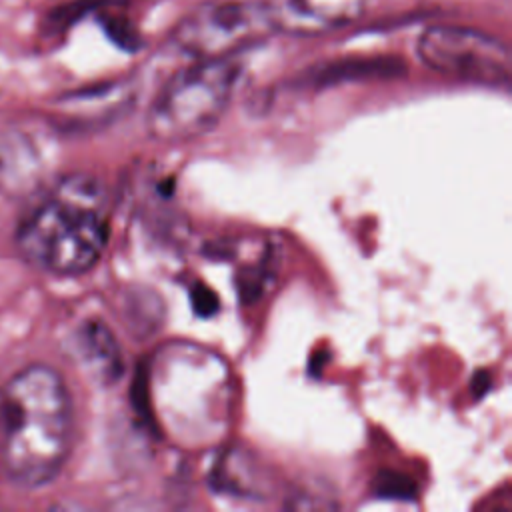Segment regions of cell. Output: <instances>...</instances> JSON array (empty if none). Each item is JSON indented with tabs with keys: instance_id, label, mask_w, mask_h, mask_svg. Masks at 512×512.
Segmentation results:
<instances>
[{
	"instance_id": "cell-1",
	"label": "cell",
	"mask_w": 512,
	"mask_h": 512,
	"mask_svg": "<svg viewBox=\"0 0 512 512\" xmlns=\"http://www.w3.org/2000/svg\"><path fill=\"white\" fill-rule=\"evenodd\" d=\"M72 442V400L62 376L44 364L12 374L0 390V470L16 486L48 484Z\"/></svg>"
},
{
	"instance_id": "cell-2",
	"label": "cell",
	"mask_w": 512,
	"mask_h": 512,
	"mask_svg": "<svg viewBox=\"0 0 512 512\" xmlns=\"http://www.w3.org/2000/svg\"><path fill=\"white\" fill-rule=\"evenodd\" d=\"M106 240L104 190L86 174L60 178L22 218L16 234L32 266L60 276L88 272L100 260Z\"/></svg>"
},
{
	"instance_id": "cell-3",
	"label": "cell",
	"mask_w": 512,
	"mask_h": 512,
	"mask_svg": "<svg viewBox=\"0 0 512 512\" xmlns=\"http://www.w3.org/2000/svg\"><path fill=\"white\" fill-rule=\"evenodd\" d=\"M240 62L234 56L204 58L174 74L148 112V132L158 142H186L212 130L226 112Z\"/></svg>"
},
{
	"instance_id": "cell-4",
	"label": "cell",
	"mask_w": 512,
	"mask_h": 512,
	"mask_svg": "<svg viewBox=\"0 0 512 512\" xmlns=\"http://www.w3.org/2000/svg\"><path fill=\"white\" fill-rule=\"evenodd\" d=\"M418 56L434 72L490 88H508L512 58L508 46L482 30L454 24L426 28Z\"/></svg>"
},
{
	"instance_id": "cell-5",
	"label": "cell",
	"mask_w": 512,
	"mask_h": 512,
	"mask_svg": "<svg viewBox=\"0 0 512 512\" xmlns=\"http://www.w3.org/2000/svg\"><path fill=\"white\" fill-rule=\"evenodd\" d=\"M274 34L260 0H218L190 12L174 30V44L196 60L236 56Z\"/></svg>"
},
{
	"instance_id": "cell-6",
	"label": "cell",
	"mask_w": 512,
	"mask_h": 512,
	"mask_svg": "<svg viewBox=\"0 0 512 512\" xmlns=\"http://www.w3.org/2000/svg\"><path fill=\"white\" fill-rule=\"evenodd\" d=\"M274 32L316 36L358 20L368 0H260Z\"/></svg>"
},
{
	"instance_id": "cell-7",
	"label": "cell",
	"mask_w": 512,
	"mask_h": 512,
	"mask_svg": "<svg viewBox=\"0 0 512 512\" xmlns=\"http://www.w3.org/2000/svg\"><path fill=\"white\" fill-rule=\"evenodd\" d=\"M78 354L88 366V370L100 378V380H114L120 372V350L112 338V334L106 330V326L98 322L86 324L78 336Z\"/></svg>"
}]
</instances>
